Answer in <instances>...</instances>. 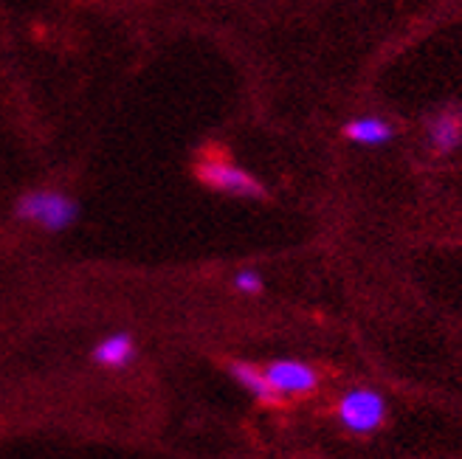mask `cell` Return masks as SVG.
Masks as SVG:
<instances>
[{
    "label": "cell",
    "mask_w": 462,
    "mask_h": 459,
    "mask_svg": "<svg viewBox=\"0 0 462 459\" xmlns=\"http://www.w3.org/2000/svg\"><path fill=\"white\" fill-rule=\"evenodd\" d=\"M198 180L206 189L231 197H265V187L251 172L228 164L223 158H203L198 164Z\"/></svg>",
    "instance_id": "2"
},
{
    "label": "cell",
    "mask_w": 462,
    "mask_h": 459,
    "mask_svg": "<svg viewBox=\"0 0 462 459\" xmlns=\"http://www.w3.org/2000/svg\"><path fill=\"white\" fill-rule=\"evenodd\" d=\"M392 135H395V130L381 116H364L344 124V139L358 147H383L392 142Z\"/></svg>",
    "instance_id": "7"
},
{
    "label": "cell",
    "mask_w": 462,
    "mask_h": 459,
    "mask_svg": "<svg viewBox=\"0 0 462 459\" xmlns=\"http://www.w3.org/2000/svg\"><path fill=\"white\" fill-rule=\"evenodd\" d=\"M228 372H231V378H235L254 400L268 403V406H273V403H280V400H282L280 395L273 392V386H271V381L265 378V372L257 370L254 363L235 361V363H228Z\"/></svg>",
    "instance_id": "8"
},
{
    "label": "cell",
    "mask_w": 462,
    "mask_h": 459,
    "mask_svg": "<svg viewBox=\"0 0 462 459\" xmlns=\"http://www.w3.org/2000/svg\"><path fill=\"white\" fill-rule=\"evenodd\" d=\"M336 411L350 434H375L386 420V400L375 389H350L338 400Z\"/></svg>",
    "instance_id": "3"
},
{
    "label": "cell",
    "mask_w": 462,
    "mask_h": 459,
    "mask_svg": "<svg viewBox=\"0 0 462 459\" xmlns=\"http://www.w3.org/2000/svg\"><path fill=\"white\" fill-rule=\"evenodd\" d=\"M14 217L40 225L42 232L60 234L79 220V203L54 189H32L14 200Z\"/></svg>",
    "instance_id": "1"
},
{
    "label": "cell",
    "mask_w": 462,
    "mask_h": 459,
    "mask_svg": "<svg viewBox=\"0 0 462 459\" xmlns=\"http://www.w3.org/2000/svg\"><path fill=\"white\" fill-rule=\"evenodd\" d=\"M429 144L437 155H448L462 144V110L446 107L426 122Z\"/></svg>",
    "instance_id": "5"
},
{
    "label": "cell",
    "mask_w": 462,
    "mask_h": 459,
    "mask_svg": "<svg viewBox=\"0 0 462 459\" xmlns=\"http://www.w3.org/2000/svg\"><path fill=\"white\" fill-rule=\"evenodd\" d=\"M235 288H237L240 293H245V296H257V293H263L265 282H263V277H260V271L243 268V271L235 273Z\"/></svg>",
    "instance_id": "9"
},
{
    "label": "cell",
    "mask_w": 462,
    "mask_h": 459,
    "mask_svg": "<svg viewBox=\"0 0 462 459\" xmlns=\"http://www.w3.org/2000/svg\"><path fill=\"white\" fill-rule=\"evenodd\" d=\"M135 358H138V344L130 333H110L90 350V361L102 366V370H125Z\"/></svg>",
    "instance_id": "6"
},
{
    "label": "cell",
    "mask_w": 462,
    "mask_h": 459,
    "mask_svg": "<svg viewBox=\"0 0 462 459\" xmlns=\"http://www.w3.org/2000/svg\"><path fill=\"white\" fill-rule=\"evenodd\" d=\"M265 378L271 381L273 392L280 398H299L310 395L319 386V372L310 363L296 361V358H276L265 366Z\"/></svg>",
    "instance_id": "4"
}]
</instances>
